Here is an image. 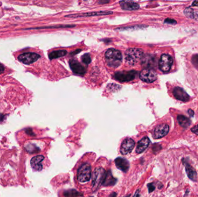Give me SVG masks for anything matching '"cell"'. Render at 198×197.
Returning a JSON list of instances; mask_svg holds the SVG:
<instances>
[{
    "instance_id": "1",
    "label": "cell",
    "mask_w": 198,
    "mask_h": 197,
    "mask_svg": "<svg viewBox=\"0 0 198 197\" xmlns=\"http://www.w3.org/2000/svg\"><path fill=\"white\" fill-rule=\"evenodd\" d=\"M105 59L107 64L113 68H116L122 63V55L120 51L115 49H109L105 53Z\"/></svg>"
},
{
    "instance_id": "2",
    "label": "cell",
    "mask_w": 198,
    "mask_h": 197,
    "mask_svg": "<svg viewBox=\"0 0 198 197\" xmlns=\"http://www.w3.org/2000/svg\"><path fill=\"white\" fill-rule=\"evenodd\" d=\"M144 56V52L139 48H130L125 52V62L129 65H136Z\"/></svg>"
},
{
    "instance_id": "3",
    "label": "cell",
    "mask_w": 198,
    "mask_h": 197,
    "mask_svg": "<svg viewBox=\"0 0 198 197\" xmlns=\"http://www.w3.org/2000/svg\"><path fill=\"white\" fill-rule=\"evenodd\" d=\"M106 171L101 167L97 168L95 169L92 175V190L93 191H97L100 186L103 185Z\"/></svg>"
},
{
    "instance_id": "4",
    "label": "cell",
    "mask_w": 198,
    "mask_h": 197,
    "mask_svg": "<svg viewBox=\"0 0 198 197\" xmlns=\"http://www.w3.org/2000/svg\"><path fill=\"white\" fill-rule=\"evenodd\" d=\"M91 166L88 163L82 164L77 171V179L81 183H86L91 178Z\"/></svg>"
},
{
    "instance_id": "5",
    "label": "cell",
    "mask_w": 198,
    "mask_h": 197,
    "mask_svg": "<svg viewBox=\"0 0 198 197\" xmlns=\"http://www.w3.org/2000/svg\"><path fill=\"white\" fill-rule=\"evenodd\" d=\"M173 63V60L171 56L163 54L162 55L159 61V68L163 72L166 73L170 71Z\"/></svg>"
},
{
    "instance_id": "6",
    "label": "cell",
    "mask_w": 198,
    "mask_h": 197,
    "mask_svg": "<svg viewBox=\"0 0 198 197\" xmlns=\"http://www.w3.org/2000/svg\"><path fill=\"white\" fill-rule=\"evenodd\" d=\"M136 73L137 72L134 70L117 72L115 73L114 78L116 80L121 82H129L135 78Z\"/></svg>"
},
{
    "instance_id": "7",
    "label": "cell",
    "mask_w": 198,
    "mask_h": 197,
    "mask_svg": "<svg viewBox=\"0 0 198 197\" xmlns=\"http://www.w3.org/2000/svg\"><path fill=\"white\" fill-rule=\"evenodd\" d=\"M140 79L146 83H152L157 79V73L155 71L151 69H145L140 73Z\"/></svg>"
},
{
    "instance_id": "8",
    "label": "cell",
    "mask_w": 198,
    "mask_h": 197,
    "mask_svg": "<svg viewBox=\"0 0 198 197\" xmlns=\"http://www.w3.org/2000/svg\"><path fill=\"white\" fill-rule=\"evenodd\" d=\"M41 56L35 53H25L18 56V60L26 65H30L37 61Z\"/></svg>"
},
{
    "instance_id": "9",
    "label": "cell",
    "mask_w": 198,
    "mask_h": 197,
    "mask_svg": "<svg viewBox=\"0 0 198 197\" xmlns=\"http://www.w3.org/2000/svg\"><path fill=\"white\" fill-rule=\"evenodd\" d=\"M169 131V126L166 124H162L157 126L152 132V137L154 139H160L166 136Z\"/></svg>"
},
{
    "instance_id": "10",
    "label": "cell",
    "mask_w": 198,
    "mask_h": 197,
    "mask_svg": "<svg viewBox=\"0 0 198 197\" xmlns=\"http://www.w3.org/2000/svg\"><path fill=\"white\" fill-rule=\"evenodd\" d=\"M135 146V142L132 138H127L122 142L120 152L122 155H127L130 153Z\"/></svg>"
},
{
    "instance_id": "11",
    "label": "cell",
    "mask_w": 198,
    "mask_h": 197,
    "mask_svg": "<svg viewBox=\"0 0 198 197\" xmlns=\"http://www.w3.org/2000/svg\"><path fill=\"white\" fill-rule=\"evenodd\" d=\"M182 162L185 168V171L188 178L192 181L196 182L197 179V173L196 170L191 165L186 158H183L182 159Z\"/></svg>"
},
{
    "instance_id": "12",
    "label": "cell",
    "mask_w": 198,
    "mask_h": 197,
    "mask_svg": "<svg viewBox=\"0 0 198 197\" xmlns=\"http://www.w3.org/2000/svg\"><path fill=\"white\" fill-rule=\"evenodd\" d=\"M70 66L72 72L76 75H84L86 72L85 67L82 65L77 60H71L69 62Z\"/></svg>"
},
{
    "instance_id": "13",
    "label": "cell",
    "mask_w": 198,
    "mask_h": 197,
    "mask_svg": "<svg viewBox=\"0 0 198 197\" xmlns=\"http://www.w3.org/2000/svg\"><path fill=\"white\" fill-rule=\"evenodd\" d=\"M173 94L176 98L181 101L186 102L189 99L188 94L181 87H175L173 91Z\"/></svg>"
},
{
    "instance_id": "14",
    "label": "cell",
    "mask_w": 198,
    "mask_h": 197,
    "mask_svg": "<svg viewBox=\"0 0 198 197\" xmlns=\"http://www.w3.org/2000/svg\"><path fill=\"white\" fill-rule=\"evenodd\" d=\"M116 167L124 173H126L130 167V164L126 159L122 157H118L115 160Z\"/></svg>"
},
{
    "instance_id": "15",
    "label": "cell",
    "mask_w": 198,
    "mask_h": 197,
    "mask_svg": "<svg viewBox=\"0 0 198 197\" xmlns=\"http://www.w3.org/2000/svg\"><path fill=\"white\" fill-rule=\"evenodd\" d=\"M113 14L111 11H99V12H88L81 14H74L72 15H68L66 17H89V16H103V15H108Z\"/></svg>"
},
{
    "instance_id": "16",
    "label": "cell",
    "mask_w": 198,
    "mask_h": 197,
    "mask_svg": "<svg viewBox=\"0 0 198 197\" xmlns=\"http://www.w3.org/2000/svg\"><path fill=\"white\" fill-rule=\"evenodd\" d=\"M44 160V157L42 155H39L34 157L31 160V165L32 168L35 171H40L43 169L41 162Z\"/></svg>"
},
{
    "instance_id": "17",
    "label": "cell",
    "mask_w": 198,
    "mask_h": 197,
    "mask_svg": "<svg viewBox=\"0 0 198 197\" xmlns=\"http://www.w3.org/2000/svg\"><path fill=\"white\" fill-rule=\"evenodd\" d=\"M121 8L126 11H134L139 9L140 6L138 4L131 1H122L119 2Z\"/></svg>"
},
{
    "instance_id": "18",
    "label": "cell",
    "mask_w": 198,
    "mask_h": 197,
    "mask_svg": "<svg viewBox=\"0 0 198 197\" xmlns=\"http://www.w3.org/2000/svg\"><path fill=\"white\" fill-rule=\"evenodd\" d=\"M150 143V140L148 137H145L142 138L140 141H139L137 146L136 147V153L137 154H140L144 152L149 146Z\"/></svg>"
},
{
    "instance_id": "19",
    "label": "cell",
    "mask_w": 198,
    "mask_h": 197,
    "mask_svg": "<svg viewBox=\"0 0 198 197\" xmlns=\"http://www.w3.org/2000/svg\"><path fill=\"white\" fill-rule=\"evenodd\" d=\"M117 182V179L115 178H113L112 173L110 170H108L107 172H106L105 179L104 180V182L103 185L104 186H113Z\"/></svg>"
},
{
    "instance_id": "20",
    "label": "cell",
    "mask_w": 198,
    "mask_h": 197,
    "mask_svg": "<svg viewBox=\"0 0 198 197\" xmlns=\"http://www.w3.org/2000/svg\"><path fill=\"white\" fill-rule=\"evenodd\" d=\"M177 120L180 125L183 128H188L191 124V121L189 118L183 115H178L177 117Z\"/></svg>"
},
{
    "instance_id": "21",
    "label": "cell",
    "mask_w": 198,
    "mask_h": 197,
    "mask_svg": "<svg viewBox=\"0 0 198 197\" xmlns=\"http://www.w3.org/2000/svg\"><path fill=\"white\" fill-rule=\"evenodd\" d=\"M67 53V52L66 50H56L49 53V58L50 60L56 59L66 56Z\"/></svg>"
},
{
    "instance_id": "22",
    "label": "cell",
    "mask_w": 198,
    "mask_h": 197,
    "mask_svg": "<svg viewBox=\"0 0 198 197\" xmlns=\"http://www.w3.org/2000/svg\"><path fill=\"white\" fill-rule=\"evenodd\" d=\"M63 195L65 197H82V194L75 189H70L64 191Z\"/></svg>"
},
{
    "instance_id": "23",
    "label": "cell",
    "mask_w": 198,
    "mask_h": 197,
    "mask_svg": "<svg viewBox=\"0 0 198 197\" xmlns=\"http://www.w3.org/2000/svg\"><path fill=\"white\" fill-rule=\"evenodd\" d=\"M194 11L189 8H186L184 11V14L186 15V16L191 19H194Z\"/></svg>"
},
{
    "instance_id": "24",
    "label": "cell",
    "mask_w": 198,
    "mask_h": 197,
    "mask_svg": "<svg viewBox=\"0 0 198 197\" xmlns=\"http://www.w3.org/2000/svg\"><path fill=\"white\" fill-rule=\"evenodd\" d=\"M82 62L84 63H85V64L87 65L89 64H90V63L91 62V57L89 54L88 53H86L84 54L82 56Z\"/></svg>"
},
{
    "instance_id": "25",
    "label": "cell",
    "mask_w": 198,
    "mask_h": 197,
    "mask_svg": "<svg viewBox=\"0 0 198 197\" xmlns=\"http://www.w3.org/2000/svg\"><path fill=\"white\" fill-rule=\"evenodd\" d=\"M162 149V147L158 143H155L152 146V152L154 154L158 153L161 149Z\"/></svg>"
},
{
    "instance_id": "26",
    "label": "cell",
    "mask_w": 198,
    "mask_h": 197,
    "mask_svg": "<svg viewBox=\"0 0 198 197\" xmlns=\"http://www.w3.org/2000/svg\"><path fill=\"white\" fill-rule=\"evenodd\" d=\"M192 62L195 67L198 69V55H195L192 57Z\"/></svg>"
},
{
    "instance_id": "27",
    "label": "cell",
    "mask_w": 198,
    "mask_h": 197,
    "mask_svg": "<svg viewBox=\"0 0 198 197\" xmlns=\"http://www.w3.org/2000/svg\"><path fill=\"white\" fill-rule=\"evenodd\" d=\"M148 189V192L149 193H151L153 192L155 190V185L154 183H149L147 184Z\"/></svg>"
},
{
    "instance_id": "28",
    "label": "cell",
    "mask_w": 198,
    "mask_h": 197,
    "mask_svg": "<svg viewBox=\"0 0 198 197\" xmlns=\"http://www.w3.org/2000/svg\"><path fill=\"white\" fill-rule=\"evenodd\" d=\"M165 23H167V24H175L177 23V22L172 19H169L168 18L166 19H165Z\"/></svg>"
},
{
    "instance_id": "29",
    "label": "cell",
    "mask_w": 198,
    "mask_h": 197,
    "mask_svg": "<svg viewBox=\"0 0 198 197\" xmlns=\"http://www.w3.org/2000/svg\"><path fill=\"white\" fill-rule=\"evenodd\" d=\"M191 131H192L193 133H194V134H195L196 135H198V124L196 125L195 126H194V127H192V128H191Z\"/></svg>"
},
{
    "instance_id": "30",
    "label": "cell",
    "mask_w": 198,
    "mask_h": 197,
    "mask_svg": "<svg viewBox=\"0 0 198 197\" xmlns=\"http://www.w3.org/2000/svg\"><path fill=\"white\" fill-rule=\"evenodd\" d=\"M139 191H140V190H139V189L137 190L136 191L134 195L133 196V197H141L140 195V192H139Z\"/></svg>"
},
{
    "instance_id": "31",
    "label": "cell",
    "mask_w": 198,
    "mask_h": 197,
    "mask_svg": "<svg viewBox=\"0 0 198 197\" xmlns=\"http://www.w3.org/2000/svg\"><path fill=\"white\" fill-rule=\"evenodd\" d=\"M4 70H5V68L4 65L0 63V74L4 72Z\"/></svg>"
},
{
    "instance_id": "32",
    "label": "cell",
    "mask_w": 198,
    "mask_h": 197,
    "mask_svg": "<svg viewBox=\"0 0 198 197\" xmlns=\"http://www.w3.org/2000/svg\"><path fill=\"white\" fill-rule=\"evenodd\" d=\"M4 118H5V116L3 114L0 113V123H2L4 120Z\"/></svg>"
},
{
    "instance_id": "33",
    "label": "cell",
    "mask_w": 198,
    "mask_h": 197,
    "mask_svg": "<svg viewBox=\"0 0 198 197\" xmlns=\"http://www.w3.org/2000/svg\"><path fill=\"white\" fill-rule=\"evenodd\" d=\"M188 113L189 114V116H191V117H193L194 115V112L191 109H189L188 111Z\"/></svg>"
},
{
    "instance_id": "34",
    "label": "cell",
    "mask_w": 198,
    "mask_h": 197,
    "mask_svg": "<svg viewBox=\"0 0 198 197\" xmlns=\"http://www.w3.org/2000/svg\"><path fill=\"white\" fill-rule=\"evenodd\" d=\"M194 19H198V11H194Z\"/></svg>"
},
{
    "instance_id": "35",
    "label": "cell",
    "mask_w": 198,
    "mask_h": 197,
    "mask_svg": "<svg viewBox=\"0 0 198 197\" xmlns=\"http://www.w3.org/2000/svg\"><path fill=\"white\" fill-rule=\"evenodd\" d=\"M116 196H117V193L115 192H113L110 195L109 197H116Z\"/></svg>"
},
{
    "instance_id": "36",
    "label": "cell",
    "mask_w": 198,
    "mask_h": 197,
    "mask_svg": "<svg viewBox=\"0 0 198 197\" xmlns=\"http://www.w3.org/2000/svg\"><path fill=\"white\" fill-rule=\"evenodd\" d=\"M163 184H162L161 183H160V182H159L158 183V188H159V189H161L162 187H163Z\"/></svg>"
},
{
    "instance_id": "37",
    "label": "cell",
    "mask_w": 198,
    "mask_h": 197,
    "mask_svg": "<svg viewBox=\"0 0 198 197\" xmlns=\"http://www.w3.org/2000/svg\"><path fill=\"white\" fill-rule=\"evenodd\" d=\"M192 6H198V1H195L192 4Z\"/></svg>"
},
{
    "instance_id": "38",
    "label": "cell",
    "mask_w": 198,
    "mask_h": 197,
    "mask_svg": "<svg viewBox=\"0 0 198 197\" xmlns=\"http://www.w3.org/2000/svg\"><path fill=\"white\" fill-rule=\"evenodd\" d=\"M188 193H189V190H186V194H185V196H184V197H186V196L188 195Z\"/></svg>"
},
{
    "instance_id": "39",
    "label": "cell",
    "mask_w": 198,
    "mask_h": 197,
    "mask_svg": "<svg viewBox=\"0 0 198 197\" xmlns=\"http://www.w3.org/2000/svg\"><path fill=\"white\" fill-rule=\"evenodd\" d=\"M130 197V194H129V195H127V196H125V197Z\"/></svg>"
}]
</instances>
